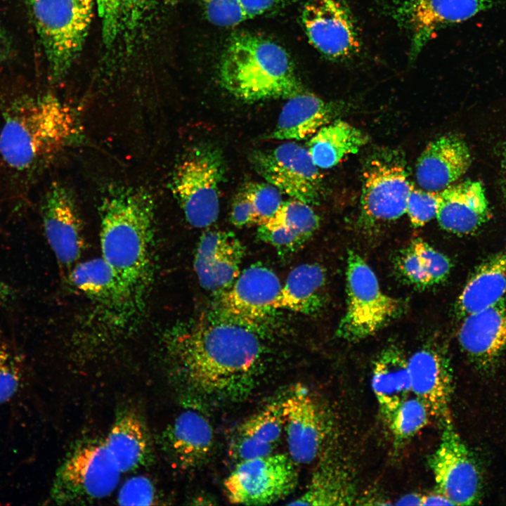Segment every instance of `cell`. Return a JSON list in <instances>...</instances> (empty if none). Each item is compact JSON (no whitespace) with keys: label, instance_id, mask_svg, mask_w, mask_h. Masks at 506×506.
Here are the masks:
<instances>
[{"label":"cell","instance_id":"obj_2","mask_svg":"<svg viewBox=\"0 0 506 506\" xmlns=\"http://www.w3.org/2000/svg\"><path fill=\"white\" fill-rule=\"evenodd\" d=\"M102 257L132 290L139 293L152 268L155 202L142 187H115L100 207Z\"/></svg>","mask_w":506,"mask_h":506},{"label":"cell","instance_id":"obj_29","mask_svg":"<svg viewBox=\"0 0 506 506\" xmlns=\"http://www.w3.org/2000/svg\"><path fill=\"white\" fill-rule=\"evenodd\" d=\"M108 48L134 41L159 0H94Z\"/></svg>","mask_w":506,"mask_h":506},{"label":"cell","instance_id":"obj_6","mask_svg":"<svg viewBox=\"0 0 506 506\" xmlns=\"http://www.w3.org/2000/svg\"><path fill=\"white\" fill-rule=\"evenodd\" d=\"M346 280V308L337 330L338 337L348 342L365 339L400 314V301L383 292L372 269L353 250L347 254Z\"/></svg>","mask_w":506,"mask_h":506},{"label":"cell","instance_id":"obj_31","mask_svg":"<svg viewBox=\"0 0 506 506\" xmlns=\"http://www.w3.org/2000/svg\"><path fill=\"white\" fill-rule=\"evenodd\" d=\"M506 294V247L484 259L468 278L456 301L457 314L488 306Z\"/></svg>","mask_w":506,"mask_h":506},{"label":"cell","instance_id":"obj_34","mask_svg":"<svg viewBox=\"0 0 506 506\" xmlns=\"http://www.w3.org/2000/svg\"><path fill=\"white\" fill-rule=\"evenodd\" d=\"M395 266L406 283L420 289L443 283L452 268L446 254L421 239L413 241L397 256Z\"/></svg>","mask_w":506,"mask_h":506},{"label":"cell","instance_id":"obj_41","mask_svg":"<svg viewBox=\"0 0 506 506\" xmlns=\"http://www.w3.org/2000/svg\"><path fill=\"white\" fill-rule=\"evenodd\" d=\"M155 488L146 477L135 476L127 480L120 488L117 501L124 505H150L156 500Z\"/></svg>","mask_w":506,"mask_h":506},{"label":"cell","instance_id":"obj_36","mask_svg":"<svg viewBox=\"0 0 506 506\" xmlns=\"http://www.w3.org/2000/svg\"><path fill=\"white\" fill-rule=\"evenodd\" d=\"M430 416L423 401L408 396L388 422L395 443L400 446L415 436L427 424Z\"/></svg>","mask_w":506,"mask_h":506},{"label":"cell","instance_id":"obj_12","mask_svg":"<svg viewBox=\"0 0 506 506\" xmlns=\"http://www.w3.org/2000/svg\"><path fill=\"white\" fill-rule=\"evenodd\" d=\"M250 162L258 174L281 193L311 205L319 202L322 178L307 148L286 142L253 152Z\"/></svg>","mask_w":506,"mask_h":506},{"label":"cell","instance_id":"obj_16","mask_svg":"<svg viewBox=\"0 0 506 506\" xmlns=\"http://www.w3.org/2000/svg\"><path fill=\"white\" fill-rule=\"evenodd\" d=\"M290 457L297 464H309L323 449L327 425L325 415L309 391L298 386L281 401Z\"/></svg>","mask_w":506,"mask_h":506},{"label":"cell","instance_id":"obj_10","mask_svg":"<svg viewBox=\"0 0 506 506\" xmlns=\"http://www.w3.org/2000/svg\"><path fill=\"white\" fill-rule=\"evenodd\" d=\"M411 182L403 160L387 152L372 157L363 173L361 221L372 226L394 221L406 214Z\"/></svg>","mask_w":506,"mask_h":506},{"label":"cell","instance_id":"obj_7","mask_svg":"<svg viewBox=\"0 0 506 506\" xmlns=\"http://www.w3.org/2000/svg\"><path fill=\"white\" fill-rule=\"evenodd\" d=\"M224 174L221 153L210 146L195 148L176 167L171 190L190 226L206 228L216 221Z\"/></svg>","mask_w":506,"mask_h":506},{"label":"cell","instance_id":"obj_25","mask_svg":"<svg viewBox=\"0 0 506 506\" xmlns=\"http://www.w3.org/2000/svg\"><path fill=\"white\" fill-rule=\"evenodd\" d=\"M283 431L281 401L273 402L238 427L231 442V454L238 462L271 454Z\"/></svg>","mask_w":506,"mask_h":506},{"label":"cell","instance_id":"obj_43","mask_svg":"<svg viewBox=\"0 0 506 506\" xmlns=\"http://www.w3.org/2000/svg\"><path fill=\"white\" fill-rule=\"evenodd\" d=\"M247 19L275 11L295 0H238Z\"/></svg>","mask_w":506,"mask_h":506},{"label":"cell","instance_id":"obj_13","mask_svg":"<svg viewBox=\"0 0 506 506\" xmlns=\"http://www.w3.org/2000/svg\"><path fill=\"white\" fill-rule=\"evenodd\" d=\"M301 20L310 43L327 58L344 61L361 51L356 22L343 0H305Z\"/></svg>","mask_w":506,"mask_h":506},{"label":"cell","instance_id":"obj_44","mask_svg":"<svg viewBox=\"0 0 506 506\" xmlns=\"http://www.w3.org/2000/svg\"><path fill=\"white\" fill-rule=\"evenodd\" d=\"M16 291L8 283L0 279V306H11L16 300Z\"/></svg>","mask_w":506,"mask_h":506},{"label":"cell","instance_id":"obj_15","mask_svg":"<svg viewBox=\"0 0 506 506\" xmlns=\"http://www.w3.org/2000/svg\"><path fill=\"white\" fill-rule=\"evenodd\" d=\"M491 0H406L397 16L410 34V62H414L441 28L461 22L490 8Z\"/></svg>","mask_w":506,"mask_h":506},{"label":"cell","instance_id":"obj_26","mask_svg":"<svg viewBox=\"0 0 506 506\" xmlns=\"http://www.w3.org/2000/svg\"><path fill=\"white\" fill-rule=\"evenodd\" d=\"M104 441L122 473L145 467L153 460L150 435L144 422L134 412L119 415Z\"/></svg>","mask_w":506,"mask_h":506},{"label":"cell","instance_id":"obj_33","mask_svg":"<svg viewBox=\"0 0 506 506\" xmlns=\"http://www.w3.org/2000/svg\"><path fill=\"white\" fill-rule=\"evenodd\" d=\"M356 494V484L351 469L336 458H325L314 472L304 493L287 505H351Z\"/></svg>","mask_w":506,"mask_h":506},{"label":"cell","instance_id":"obj_11","mask_svg":"<svg viewBox=\"0 0 506 506\" xmlns=\"http://www.w3.org/2000/svg\"><path fill=\"white\" fill-rule=\"evenodd\" d=\"M429 465L437 491L453 505H471L479 500L482 491L480 469L451 418L443 422L441 439L429 458Z\"/></svg>","mask_w":506,"mask_h":506},{"label":"cell","instance_id":"obj_17","mask_svg":"<svg viewBox=\"0 0 506 506\" xmlns=\"http://www.w3.org/2000/svg\"><path fill=\"white\" fill-rule=\"evenodd\" d=\"M282 285L277 275L261 264H254L240 273L221 294V315L252 325L273 309Z\"/></svg>","mask_w":506,"mask_h":506},{"label":"cell","instance_id":"obj_5","mask_svg":"<svg viewBox=\"0 0 506 506\" xmlns=\"http://www.w3.org/2000/svg\"><path fill=\"white\" fill-rule=\"evenodd\" d=\"M52 79H60L83 48L93 6L83 0H28Z\"/></svg>","mask_w":506,"mask_h":506},{"label":"cell","instance_id":"obj_30","mask_svg":"<svg viewBox=\"0 0 506 506\" xmlns=\"http://www.w3.org/2000/svg\"><path fill=\"white\" fill-rule=\"evenodd\" d=\"M68 277L72 284L86 295L115 309L129 306L135 295L103 257L77 264Z\"/></svg>","mask_w":506,"mask_h":506},{"label":"cell","instance_id":"obj_22","mask_svg":"<svg viewBox=\"0 0 506 506\" xmlns=\"http://www.w3.org/2000/svg\"><path fill=\"white\" fill-rule=\"evenodd\" d=\"M470 150L461 138L444 135L428 143L417 159L415 176L420 188L439 192L468 170Z\"/></svg>","mask_w":506,"mask_h":506},{"label":"cell","instance_id":"obj_8","mask_svg":"<svg viewBox=\"0 0 506 506\" xmlns=\"http://www.w3.org/2000/svg\"><path fill=\"white\" fill-rule=\"evenodd\" d=\"M121 473L104 440L87 441L72 450L58 468L50 500L68 504L102 499L116 488Z\"/></svg>","mask_w":506,"mask_h":506},{"label":"cell","instance_id":"obj_3","mask_svg":"<svg viewBox=\"0 0 506 506\" xmlns=\"http://www.w3.org/2000/svg\"><path fill=\"white\" fill-rule=\"evenodd\" d=\"M76 132L72 111L54 96H20L4 111L0 155L11 169L29 176L45 167Z\"/></svg>","mask_w":506,"mask_h":506},{"label":"cell","instance_id":"obj_20","mask_svg":"<svg viewBox=\"0 0 506 506\" xmlns=\"http://www.w3.org/2000/svg\"><path fill=\"white\" fill-rule=\"evenodd\" d=\"M411 392L424 402L432 416L450 418L453 376L444 353L433 346L416 351L408 358Z\"/></svg>","mask_w":506,"mask_h":506},{"label":"cell","instance_id":"obj_42","mask_svg":"<svg viewBox=\"0 0 506 506\" xmlns=\"http://www.w3.org/2000/svg\"><path fill=\"white\" fill-rule=\"evenodd\" d=\"M231 221L237 227L259 224V218L252 203L242 191L236 195L232 205Z\"/></svg>","mask_w":506,"mask_h":506},{"label":"cell","instance_id":"obj_14","mask_svg":"<svg viewBox=\"0 0 506 506\" xmlns=\"http://www.w3.org/2000/svg\"><path fill=\"white\" fill-rule=\"evenodd\" d=\"M44 231L61 269L68 273L79 259L84 244L83 223L72 193L54 182L41 205Z\"/></svg>","mask_w":506,"mask_h":506},{"label":"cell","instance_id":"obj_39","mask_svg":"<svg viewBox=\"0 0 506 506\" xmlns=\"http://www.w3.org/2000/svg\"><path fill=\"white\" fill-rule=\"evenodd\" d=\"M22 381L20 364L6 345L0 344V406L17 393Z\"/></svg>","mask_w":506,"mask_h":506},{"label":"cell","instance_id":"obj_48","mask_svg":"<svg viewBox=\"0 0 506 506\" xmlns=\"http://www.w3.org/2000/svg\"><path fill=\"white\" fill-rule=\"evenodd\" d=\"M83 1H84L86 3H87L91 6H94V4H95L94 0H83Z\"/></svg>","mask_w":506,"mask_h":506},{"label":"cell","instance_id":"obj_21","mask_svg":"<svg viewBox=\"0 0 506 506\" xmlns=\"http://www.w3.org/2000/svg\"><path fill=\"white\" fill-rule=\"evenodd\" d=\"M485 190L479 181L453 183L439 191L436 219L445 231L462 235L479 230L491 218Z\"/></svg>","mask_w":506,"mask_h":506},{"label":"cell","instance_id":"obj_46","mask_svg":"<svg viewBox=\"0 0 506 506\" xmlns=\"http://www.w3.org/2000/svg\"><path fill=\"white\" fill-rule=\"evenodd\" d=\"M422 495L418 493H410L399 498L395 505H422Z\"/></svg>","mask_w":506,"mask_h":506},{"label":"cell","instance_id":"obj_47","mask_svg":"<svg viewBox=\"0 0 506 506\" xmlns=\"http://www.w3.org/2000/svg\"><path fill=\"white\" fill-rule=\"evenodd\" d=\"M11 50L10 41L5 32L0 28V62L5 60Z\"/></svg>","mask_w":506,"mask_h":506},{"label":"cell","instance_id":"obj_18","mask_svg":"<svg viewBox=\"0 0 506 506\" xmlns=\"http://www.w3.org/2000/svg\"><path fill=\"white\" fill-rule=\"evenodd\" d=\"M245 249L231 232H205L197 244L193 266L204 289L220 294L228 290L240 273Z\"/></svg>","mask_w":506,"mask_h":506},{"label":"cell","instance_id":"obj_24","mask_svg":"<svg viewBox=\"0 0 506 506\" xmlns=\"http://www.w3.org/2000/svg\"><path fill=\"white\" fill-rule=\"evenodd\" d=\"M320 218L311 205L297 199L283 202L271 219L259 225L258 236L281 252L300 247L318 228Z\"/></svg>","mask_w":506,"mask_h":506},{"label":"cell","instance_id":"obj_35","mask_svg":"<svg viewBox=\"0 0 506 506\" xmlns=\"http://www.w3.org/2000/svg\"><path fill=\"white\" fill-rule=\"evenodd\" d=\"M368 142V137L360 129L346 122L335 120L311 136L307 150L318 168L329 169L357 153Z\"/></svg>","mask_w":506,"mask_h":506},{"label":"cell","instance_id":"obj_1","mask_svg":"<svg viewBox=\"0 0 506 506\" xmlns=\"http://www.w3.org/2000/svg\"><path fill=\"white\" fill-rule=\"evenodd\" d=\"M249 325L221 315L174 340L176 360L192 387L230 400L251 393L259 379L262 346Z\"/></svg>","mask_w":506,"mask_h":506},{"label":"cell","instance_id":"obj_9","mask_svg":"<svg viewBox=\"0 0 506 506\" xmlns=\"http://www.w3.org/2000/svg\"><path fill=\"white\" fill-rule=\"evenodd\" d=\"M290 455L271 454L242 460L223 482L233 504L264 505L288 496L298 482V471Z\"/></svg>","mask_w":506,"mask_h":506},{"label":"cell","instance_id":"obj_28","mask_svg":"<svg viewBox=\"0 0 506 506\" xmlns=\"http://www.w3.org/2000/svg\"><path fill=\"white\" fill-rule=\"evenodd\" d=\"M279 115L270 138L278 140L300 141L311 137L330 122L333 109L314 93L303 92L287 99Z\"/></svg>","mask_w":506,"mask_h":506},{"label":"cell","instance_id":"obj_45","mask_svg":"<svg viewBox=\"0 0 506 506\" xmlns=\"http://www.w3.org/2000/svg\"><path fill=\"white\" fill-rule=\"evenodd\" d=\"M422 505H453L443 495L436 491V493L422 495Z\"/></svg>","mask_w":506,"mask_h":506},{"label":"cell","instance_id":"obj_27","mask_svg":"<svg viewBox=\"0 0 506 506\" xmlns=\"http://www.w3.org/2000/svg\"><path fill=\"white\" fill-rule=\"evenodd\" d=\"M372 389L388 423L411 392L408 358L398 347L388 346L377 356L372 368Z\"/></svg>","mask_w":506,"mask_h":506},{"label":"cell","instance_id":"obj_19","mask_svg":"<svg viewBox=\"0 0 506 506\" xmlns=\"http://www.w3.org/2000/svg\"><path fill=\"white\" fill-rule=\"evenodd\" d=\"M458 339L463 352L478 368L494 365L506 349V294L463 317Z\"/></svg>","mask_w":506,"mask_h":506},{"label":"cell","instance_id":"obj_37","mask_svg":"<svg viewBox=\"0 0 506 506\" xmlns=\"http://www.w3.org/2000/svg\"><path fill=\"white\" fill-rule=\"evenodd\" d=\"M242 191L252 203L259 220V225L273 217L283 202L281 191L268 182L247 183Z\"/></svg>","mask_w":506,"mask_h":506},{"label":"cell","instance_id":"obj_40","mask_svg":"<svg viewBox=\"0 0 506 506\" xmlns=\"http://www.w3.org/2000/svg\"><path fill=\"white\" fill-rule=\"evenodd\" d=\"M205 15L214 25L232 27L247 18L238 0H202Z\"/></svg>","mask_w":506,"mask_h":506},{"label":"cell","instance_id":"obj_23","mask_svg":"<svg viewBox=\"0 0 506 506\" xmlns=\"http://www.w3.org/2000/svg\"><path fill=\"white\" fill-rule=\"evenodd\" d=\"M164 445L174 462L183 469L195 468L207 462L214 446L211 422L199 410L181 411L164 433Z\"/></svg>","mask_w":506,"mask_h":506},{"label":"cell","instance_id":"obj_32","mask_svg":"<svg viewBox=\"0 0 506 506\" xmlns=\"http://www.w3.org/2000/svg\"><path fill=\"white\" fill-rule=\"evenodd\" d=\"M325 302V268L316 263H307L290 271L273 308L312 315L318 313Z\"/></svg>","mask_w":506,"mask_h":506},{"label":"cell","instance_id":"obj_38","mask_svg":"<svg viewBox=\"0 0 506 506\" xmlns=\"http://www.w3.org/2000/svg\"><path fill=\"white\" fill-rule=\"evenodd\" d=\"M439 200V192L418 188L410 184L406 200V214L411 224L421 227L436 218Z\"/></svg>","mask_w":506,"mask_h":506},{"label":"cell","instance_id":"obj_4","mask_svg":"<svg viewBox=\"0 0 506 506\" xmlns=\"http://www.w3.org/2000/svg\"><path fill=\"white\" fill-rule=\"evenodd\" d=\"M221 86L238 99L290 98L305 91L288 53L262 36L240 32L226 44L219 66Z\"/></svg>","mask_w":506,"mask_h":506}]
</instances>
